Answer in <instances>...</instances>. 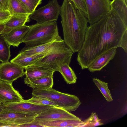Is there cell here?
Wrapping results in <instances>:
<instances>
[{"label": "cell", "instance_id": "4316f807", "mask_svg": "<svg viewBox=\"0 0 127 127\" xmlns=\"http://www.w3.org/2000/svg\"><path fill=\"white\" fill-rule=\"evenodd\" d=\"M26 100L29 102L37 104L58 106L54 103L48 99L34 96H32L31 98Z\"/></svg>", "mask_w": 127, "mask_h": 127}, {"label": "cell", "instance_id": "30bf717a", "mask_svg": "<svg viewBox=\"0 0 127 127\" xmlns=\"http://www.w3.org/2000/svg\"><path fill=\"white\" fill-rule=\"evenodd\" d=\"M65 45L64 40L60 37L42 44L33 46H26L20 52L28 55L48 53L57 51Z\"/></svg>", "mask_w": 127, "mask_h": 127}, {"label": "cell", "instance_id": "8d00e7d4", "mask_svg": "<svg viewBox=\"0 0 127 127\" xmlns=\"http://www.w3.org/2000/svg\"><path fill=\"white\" fill-rule=\"evenodd\" d=\"M2 106H0V113L2 112Z\"/></svg>", "mask_w": 127, "mask_h": 127}, {"label": "cell", "instance_id": "5bb4252c", "mask_svg": "<svg viewBox=\"0 0 127 127\" xmlns=\"http://www.w3.org/2000/svg\"><path fill=\"white\" fill-rule=\"evenodd\" d=\"M30 28V26L25 25L13 29L2 35L10 46L18 47L23 42L24 37Z\"/></svg>", "mask_w": 127, "mask_h": 127}, {"label": "cell", "instance_id": "f1b7e54d", "mask_svg": "<svg viewBox=\"0 0 127 127\" xmlns=\"http://www.w3.org/2000/svg\"><path fill=\"white\" fill-rule=\"evenodd\" d=\"M72 0L76 6L83 13L87 18V10L84 0Z\"/></svg>", "mask_w": 127, "mask_h": 127}, {"label": "cell", "instance_id": "3957f363", "mask_svg": "<svg viewBox=\"0 0 127 127\" xmlns=\"http://www.w3.org/2000/svg\"><path fill=\"white\" fill-rule=\"evenodd\" d=\"M60 37L56 21L37 23L30 26L23 43L26 46H33L50 42Z\"/></svg>", "mask_w": 127, "mask_h": 127}, {"label": "cell", "instance_id": "83f0119b", "mask_svg": "<svg viewBox=\"0 0 127 127\" xmlns=\"http://www.w3.org/2000/svg\"><path fill=\"white\" fill-rule=\"evenodd\" d=\"M101 120L96 113L92 112L89 117L83 121L86 124L85 127H89L96 122Z\"/></svg>", "mask_w": 127, "mask_h": 127}, {"label": "cell", "instance_id": "9c48e42d", "mask_svg": "<svg viewBox=\"0 0 127 127\" xmlns=\"http://www.w3.org/2000/svg\"><path fill=\"white\" fill-rule=\"evenodd\" d=\"M80 119L62 108L53 106L37 115L35 117L34 121H48Z\"/></svg>", "mask_w": 127, "mask_h": 127}, {"label": "cell", "instance_id": "4dcf8cb0", "mask_svg": "<svg viewBox=\"0 0 127 127\" xmlns=\"http://www.w3.org/2000/svg\"><path fill=\"white\" fill-rule=\"evenodd\" d=\"M124 50L126 53L127 52V31L124 33L121 41L120 46Z\"/></svg>", "mask_w": 127, "mask_h": 127}, {"label": "cell", "instance_id": "8fae6325", "mask_svg": "<svg viewBox=\"0 0 127 127\" xmlns=\"http://www.w3.org/2000/svg\"><path fill=\"white\" fill-rule=\"evenodd\" d=\"M24 68L9 62L0 64V80L10 83L25 74Z\"/></svg>", "mask_w": 127, "mask_h": 127}, {"label": "cell", "instance_id": "7c38bea8", "mask_svg": "<svg viewBox=\"0 0 127 127\" xmlns=\"http://www.w3.org/2000/svg\"><path fill=\"white\" fill-rule=\"evenodd\" d=\"M23 99L19 92L14 89L12 84L0 80V103L15 102Z\"/></svg>", "mask_w": 127, "mask_h": 127}, {"label": "cell", "instance_id": "4fadbf2b", "mask_svg": "<svg viewBox=\"0 0 127 127\" xmlns=\"http://www.w3.org/2000/svg\"><path fill=\"white\" fill-rule=\"evenodd\" d=\"M37 115L3 111L0 113V121L19 125L32 122Z\"/></svg>", "mask_w": 127, "mask_h": 127}, {"label": "cell", "instance_id": "836d02e7", "mask_svg": "<svg viewBox=\"0 0 127 127\" xmlns=\"http://www.w3.org/2000/svg\"><path fill=\"white\" fill-rule=\"evenodd\" d=\"M18 127V125L8 122L0 121V127Z\"/></svg>", "mask_w": 127, "mask_h": 127}, {"label": "cell", "instance_id": "44dd1931", "mask_svg": "<svg viewBox=\"0 0 127 127\" xmlns=\"http://www.w3.org/2000/svg\"><path fill=\"white\" fill-rule=\"evenodd\" d=\"M7 11L11 15L31 14L20 0H10Z\"/></svg>", "mask_w": 127, "mask_h": 127}, {"label": "cell", "instance_id": "d6986e66", "mask_svg": "<svg viewBox=\"0 0 127 127\" xmlns=\"http://www.w3.org/2000/svg\"><path fill=\"white\" fill-rule=\"evenodd\" d=\"M30 15H11L9 19L3 24L4 29L2 35L11 30L21 27L30 21Z\"/></svg>", "mask_w": 127, "mask_h": 127}, {"label": "cell", "instance_id": "52a82bcc", "mask_svg": "<svg viewBox=\"0 0 127 127\" xmlns=\"http://www.w3.org/2000/svg\"><path fill=\"white\" fill-rule=\"evenodd\" d=\"M87 18L90 25L97 22L110 10V0H84Z\"/></svg>", "mask_w": 127, "mask_h": 127}, {"label": "cell", "instance_id": "e575fe53", "mask_svg": "<svg viewBox=\"0 0 127 127\" xmlns=\"http://www.w3.org/2000/svg\"><path fill=\"white\" fill-rule=\"evenodd\" d=\"M100 121H98L96 122L94 124L91 125L89 127H95L104 125V124L101 122Z\"/></svg>", "mask_w": 127, "mask_h": 127}, {"label": "cell", "instance_id": "d590c367", "mask_svg": "<svg viewBox=\"0 0 127 127\" xmlns=\"http://www.w3.org/2000/svg\"><path fill=\"white\" fill-rule=\"evenodd\" d=\"M4 26L3 24L0 23V34H1L4 31Z\"/></svg>", "mask_w": 127, "mask_h": 127}, {"label": "cell", "instance_id": "277c9868", "mask_svg": "<svg viewBox=\"0 0 127 127\" xmlns=\"http://www.w3.org/2000/svg\"><path fill=\"white\" fill-rule=\"evenodd\" d=\"M32 94V96L50 101L58 107L69 112L76 110L81 103L76 96L60 92L52 88L43 90L33 89Z\"/></svg>", "mask_w": 127, "mask_h": 127}, {"label": "cell", "instance_id": "1f68e13d", "mask_svg": "<svg viewBox=\"0 0 127 127\" xmlns=\"http://www.w3.org/2000/svg\"><path fill=\"white\" fill-rule=\"evenodd\" d=\"M10 0H0V11H7Z\"/></svg>", "mask_w": 127, "mask_h": 127}, {"label": "cell", "instance_id": "7a4b0ae2", "mask_svg": "<svg viewBox=\"0 0 127 127\" xmlns=\"http://www.w3.org/2000/svg\"><path fill=\"white\" fill-rule=\"evenodd\" d=\"M60 15L64 42L73 53L78 52L84 40L87 18L72 0H64Z\"/></svg>", "mask_w": 127, "mask_h": 127}, {"label": "cell", "instance_id": "e0dca14e", "mask_svg": "<svg viewBox=\"0 0 127 127\" xmlns=\"http://www.w3.org/2000/svg\"><path fill=\"white\" fill-rule=\"evenodd\" d=\"M34 121L44 127H85L86 124L81 119H63L53 121Z\"/></svg>", "mask_w": 127, "mask_h": 127}, {"label": "cell", "instance_id": "7402d4cb", "mask_svg": "<svg viewBox=\"0 0 127 127\" xmlns=\"http://www.w3.org/2000/svg\"><path fill=\"white\" fill-rule=\"evenodd\" d=\"M58 71L61 74L67 84H71L76 83L77 77L69 65L65 64L61 66L59 68Z\"/></svg>", "mask_w": 127, "mask_h": 127}, {"label": "cell", "instance_id": "cb8c5ba5", "mask_svg": "<svg viewBox=\"0 0 127 127\" xmlns=\"http://www.w3.org/2000/svg\"><path fill=\"white\" fill-rule=\"evenodd\" d=\"M10 46L3 36L0 35V61L2 63L8 62L10 58Z\"/></svg>", "mask_w": 127, "mask_h": 127}, {"label": "cell", "instance_id": "484cf974", "mask_svg": "<svg viewBox=\"0 0 127 127\" xmlns=\"http://www.w3.org/2000/svg\"><path fill=\"white\" fill-rule=\"evenodd\" d=\"M31 14L37 6L41 4L42 0H20Z\"/></svg>", "mask_w": 127, "mask_h": 127}, {"label": "cell", "instance_id": "6da1fadb", "mask_svg": "<svg viewBox=\"0 0 127 127\" xmlns=\"http://www.w3.org/2000/svg\"><path fill=\"white\" fill-rule=\"evenodd\" d=\"M127 31V22L111 7L99 21L87 28L77 60L82 69L88 68L98 56L113 48L120 47Z\"/></svg>", "mask_w": 127, "mask_h": 127}, {"label": "cell", "instance_id": "603a6c76", "mask_svg": "<svg viewBox=\"0 0 127 127\" xmlns=\"http://www.w3.org/2000/svg\"><path fill=\"white\" fill-rule=\"evenodd\" d=\"M127 0H113L111 7L114 9L125 22H127Z\"/></svg>", "mask_w": 127, "mask_h": 127}, {"label": "cell", "instance_id": "9a60e30c", "mask_svg": "<svg viewBox=\"0 0 127 127\" xmlns=\"http://www.w3.org/2000/svg\"><path fill=\"white\" fill-rule=\"evenodd\" d=\"M117 48H114L111 49L98 56L88 67L89 71L93 72L101 70L114 58L116 53Z\"/></svg>", "mask_w": 127, "mask_h": 127}, {"label": "cell", "instance_id": "74e56055", "mask_svg": "<svg viewBox=\"0 0 127 127\" xmlns=\"http://www.w3.org/2000/svg\"><path fill=\"white\" fill-rule=\"evenodd\" d=\"M2 105V104L0 103V106Z\"/></svg>", "mask_w": 127, "mask_h": 127}, {"label": "cell", "instance_id": "d6a6232c", "mask_svg": "<svg viewBox=\"0 0 127 127\" xmlns=\"http://www.w3.org/2000/svg\"><path fill=\"white\" fill-rule=\"evenodd\" d=\"M44 127L42 125L38 124L34 121L29 123L20 125L19 127Z\"/></svg>", "mask_w": 127, "mask_h": 127}, {"label": "cell", "instance_id": "5b68a950", "mask_svg": "<svg viewBox=\"0 0 127 127\" xmlns=\"http://www.w3.org/2000/svg\"><path fill=\"white\" fill-rule=\"evenodd\" d=\"M66 45L59 50L47 54L33 64L42 66L55 71L64 64L69 65L73 54Z\"/></svg>", "mask_w": 127, "mask_h": 127}, {"label": "cell", "instance_id": "ac0fdd59", "mask_svg": "<svg viewBox=\"0 0 127 127\" xmlns=\"http://www.w3.org/2000/svg\"><path fill=\"white\" fill-rule=\"evenodd\" d=\"M48 53L28 55L20 52L10 62L24 68L33 64L38 60Z\"/></svg>", "mask_w": 127, "mask_h": 127}, {"label": "cell", "instance_id": "d4e9b609", "mask_svg": "<svg viewBox=\"0 0 127 127\" xmlns=\"http://www.w3.org/2000/svg\"><path fill=\"white\" fill-rule=\"evenodd\" d=\"M93 80L106 101L109 102L112 101L113 99L108 88V83L97 78H94Z\"/></svg>", "mask_w": 127, "mask_h": 127}, {"label": "cell", "instance_id": "8992f818", "mask_svg": "<svg viewBox=\"0 0 127 127\" xmlns=\"http://www.w3.org/2000/svg\"><path fill=\"white\" fill-rule=\"evenodd\" d=\"M61 7L57 0H52L45 6L35 10L30 17L38 24L56 21L60 15Z\"/></svg>", "mask_w": 127, "mask_h": 127}, {"label": "cell", "instance_id": "2e32d148", "mask_svg": "<svg viewBox=\"0 0 127 127\" xmlns=\"http://www.w3.org/2000/svg\"><path fill=\"white\" fill-rule=\"evenodd\" d=\"M25 77L24 80H32L53 76L55 71L46 67L32 64L24 68Z\"/></svg>", "mask_w": 127, "mask_h": 127}, {"label": "cell", "instance_id": "f546056e", "mask_svg": "<svg viewBox=\"0 0 127 127\" xmlns=\"http://www.w3.org/2000/svg\"><path fill=\"white\" fill-rule=\"evenodd\" d=\"M11 16V15L7 11H0V23L4 24Z\"/></svg>", "mask_w": 127, "mask_h": 127}, {"label": "cell", "instance_id": "ba28073f", "mask_svg": "<svg viewBox=\"0 0 127 127\" xmlns=\"http://www.w3.org/2000/svg\"><path fill=\"white\" fill-rule=\"evenodd\" d=\"M2 111L38 115L53 106L39 105L23 99L20 101L2 104Z\"/></svg>", "mask_w": 127, "mask_h": 127}, {"label": "cell", "instance_id": "ffe728a7", "mask_svg": "<svg viewBox=\"0 0 127 127\" xmlns=\"http://www.w3.org/2000/svg\"><path fill=\"white\" fill-rule=\"evenodd\" d=\"M25 84L33 89L46 90L52 88L54 82L53 76H51L32 80H24Z\"/></svg>", "mask_w": 127, "mask_h": 127}]
</instances>
